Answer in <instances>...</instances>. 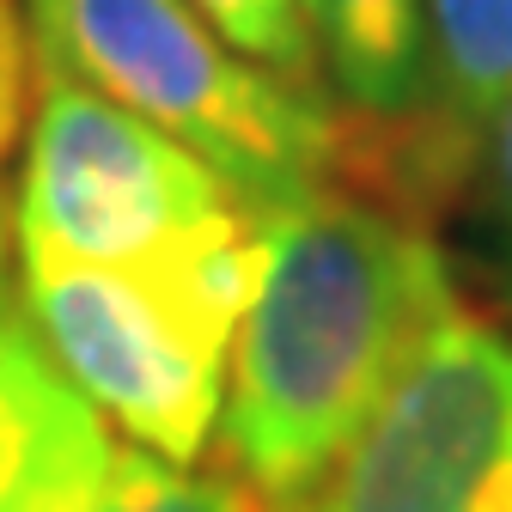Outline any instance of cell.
Wrapping results in <instances>:
<instances>
[{"label":"cell","instance_id":"ba28073f","mask_svg":"<svg viewBox=\"0 0 512 512\" xmlns=\"http://www.w3.org/2000/svg\"><path fill=\"white\" fill-rule=\"evenodd\" d=\"M311 31L330 55L336 92L366 122L409 116L421 68V0H311Z\"/></svg>","mask_w":512,"mask_h":512},{"label":"cell","instance_id":"5b68a950","mask_svg":"<svg viewBox=\"0 0 512 512\" xmlns=\"http://www.w3.org/2000/svg\"><path fill=\"white\" fill-rule=\"evenodd\" d=\"M281 512H512V342L458 311Z\"/></svg>","mask_w":512,"mask_h":512},{"label":"cell","instance_id":"8992f818","mask_svg":"<svg viewBox=\"0 0 512 512\" xmlns=\"http://www.w3.org/2000/svg\"><path fill=\"white\" fill-rule=\"evenodd\" d=\"M0 226V512H74L116 464L104 415L49 360L13 281Z\"/></svg>","mask_w":512,"mask_h":512},{"label":"cell","instance_id":"6da1fadb","mask_svg":"<svg viewBox=\"0 0 512 512\" xmlns=\"http://www.w3.org/2000/svg\"><path fill=\"white\" fill-rule=\"evenodd\" d=\"M256 214L263 275L232 336L220 439L232 470L281 512L464 305L433 232L354 183Z\"/></svg>","mask_w":512,"mask_h":512},{"label":"cell","instance_id":"277c9868","mask_svg":"<svg viewBox=\"0 0 512 512\" xmlns=\"http://www.w3.org/2000/svg\"><path fill=\"white\" fill-rule=\"evenodd\" d=\"M31 98L37 110L19 171L13 250L147 263L250 208L208 159L49 61H37Z\"/></svg>","mask_w":512,"mask_h":512},{"label":"cell","instance_id":"9c48e42d","mask_svg":"<svg viewBox=\"0 0 512 512\" xmlns=\"http://www.w3.org/2000/svg\"><path fill=\"white\" fill-rule=\"evenodd\" d=\"M74 512H275L244 476H196L153 452H116L110 476Z\"/></svg>","mask_w":512,"mask_h":512},{"label":"cell","instance_id":"7c38bea8","mask_svg":"<svg viewBox=\"0 0 512 512\" xmlns=\"http://www.w3.org/2000/svg\"><path fill=\"white\" fill-rule=\"evenodd\" d=\"M305 13H311V0H305Z\"/></svg>","mask_w":512,"mask_h":512},{"label":"cell","instance_id":"52a82bcc","mask_svg":"<svg viewBox=\"0 0 512 512\" xmlns=\"http://www.w3.org/2000/svg\"><path fill=\"white\" fill-rule=\"evenodd\" d=\"M512 104V0H421L415 104L391 135V189L421 202L452 183L482 147L488 122Z\"/></svg>","mask_w":512,"mask_h":512},{"label":"cell","instance_id":"7a4b0ae2","mask_svg":"<svg viewBox=\"0 0 512 512\" xmlns=\"http://www.w3.org/2000/svg\"><path fill=\"white\" fill-rule=\"evenodd\" d=\"M263 275V214L147 263L13 250L19 305L74 391L165 464H196L220 427L232 336Z\"/></svg>","mask_w":512,"mask_h":512},{"label":"cell","instance_id":"8fae6325","mask_svg":"<svg viewBox=\"0 0 512 512\" xmlns=\"http://www.w3.org/2000/svg\"><path fill=\"white\" fill-rule=\"evenodd\" d=\"M482 202H488V226H494V250L512 275V104L488 122L482 135Z\"/></svg>","mask_w":512,"mask_h":512},{"label":"cell","instance_id":"3957f363","mask_svg":"<svg viewBox=\"0 0 512 512\" xmlns=\"http://www.w3.org/2000/svg\"><path fill=\"white\" fill-rule=\"evenodd\" d=\"M25 19L37 61L165 128L250 208L348 183V122L238 55L196 0H25Z\"/></svg>","mask_w":512,"mask_h":512},{"label":"cell","instance_id":"30bf717a","mask_svg":"<svg viewBox=\"0 0 512 512\" xmlns=\"http://www.w3.org/2000/svg\"><path fill=\"white\" fill-rule=\"evenodd\" d=\"M196 7L256 68H269L293 86H317V31L305 0H196Z\"/></svg>","mask_w":512,"mask_h":512}]
</instances>
